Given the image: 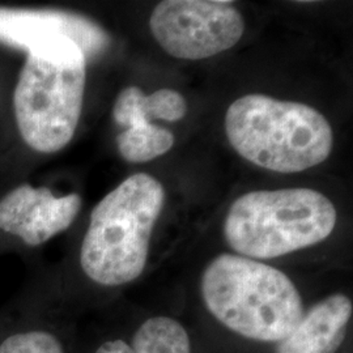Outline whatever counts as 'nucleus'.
<instances>
[{"mask_svg": "<svg viewBox=\"0 0 353 353\" xmlns=\"http://www.w3.org/2000/svg\"><path fill=\"white\" fill-rule=\"evenodd\" d=\"M225 132L243 159L278 173H299L322 164L334 143L327 119L314 108L265 94L233 102L225 115Z\"/></svg>", "mask_w": 353, "mask_h": 353, "instance_id": "nucleus-3", "label": "nucleus"}, {"mask_svg": "<svg viewBox=\"0 0 353 353\" xmlns=\"http://www.w3.org/2000/svg\"><path fill=\"white\" fill-rule=\"evenodd\" d=\"M61 38L72 39L87 62L100 57L110 45L109 34L84 16L54 10L0 7V42L29 52Z\"/></svg>", "mask_w": 353, "mask_h": 353, "instance_id": "nucleus-7", "label": "nucleus"}, {"mask_svg": "<svg viewBox=\"0 0 353 353\" xmlns=\"http://www.w3.org/2000/svg\"><path fill=\"white\" fill-rule=\"evenodd\" d=\"M34 301L0 312V353H67L55 323Z\"/></svg>", "mask_w": 353, "mask_h": 353, "instance_id": "nucleus-10", "label": "nucleus"}, {"mask_svg": "<svg viewBox=\"0 0 353 353\" xmlns=\"http://www.w3.org/2000/svg\"><path fill=\"white\" fill-rule=\"evenodd\" d=\"M87 76L84 52L61 38L28 52L13 94L20 135L41 153L61 151L75 135Z\"/></svg>", "mask_w": 353, "mask_h": 353, "instance_id": "nucleus-4", "label": "nucleus"}, {"mask_svg": "<svg viewBox=\"0 0 353 353\" xmlns=\"http://www.w3.org/2000/svg\"><path fill=\"white\" fill-rule=\"evenodd\" d=\"M336 219L335 205L316 190H262L230 205L224 234L242 256L271 259L326 240Z\"/></svg>", "mask_w": 353, "mask_h": 353, "instance_id": "nucleus-5", "label": "nucleus"}, {"mask_svg": "<svg viewBox=\"0 0 353 353\" xmlns=\"http://www.w3.org/2000/svg\"><path fill=\"white\" fill-rule=\"evenodd\" d=\"M130 345L135 353H191L186 330L176 319L166 316L145 321Z\"/></svg>", "mask_w": 353, "mask_h": 353, "instance_id": "nucleus-12", "label": "nucleus"}, {"mask_svg": "<svg viewBox=\"0 0 353 353\" xmlns=\"http://www.w3.org/2000/svg\"><path fill=\"white\" fill-rule=\"evenodd\" d=\"M352 301L341 293L314 305L284 341L278 353H335L345 339Z\"/></svg>", "mask_w": 353, "mask_h": 353, "instance_id": "nucleus-9", "label": "nucleus"}, {"mask_svg": "<svg viewBox=\"0 0 353 353\" xmlns=\"http://www.w3.org/2000/svg\"><path fill=\"white\" fill-rule=\"evenodd\" d=\"M93 353H135L123 339H108L97 345Z\"/></svg>", "mask_w": 353, "mask_h": 353, "instance_id": "nucleus-15", "label": "nucleus"}, {"mask_svg": "<svg viewBox=\"0 0 353 353\" xmlns=\"http://www.w3.org/2000/svg\"><path fill=\"white\" fill-rule=\"evenodd\" d=\"M174 135L164 127L145 122L130 127L117 137L121 156L128 163H147L170 151Z\"/></svg>", "mask_w": 353, "mask_h": 353, "instance_id": "nucleus-11", "label": "nucleus"}, {"mask_svg": "<svg viewBox=\"0 0 353 353\" xmlns=\"http://www.w3.org/2000/svg\"><path fill=\"white\" fill-rule=\"evenodd\" d=\"M202 294L220 323L252 341L280 343L303 316V299L285 274L240 255L223 254L210 263Z\"/></svg>", "mask_w": 353, "mask_h": 353, "instance_id": "nucleus-2", "label": "nucleus"}, {"mask_svg": "<svg viewBox=\"0 0 353 353\" xmlns=\"http://www.w3.org/2000/svg\"><path fill=\"white\" fill-rule=\"evenodd\" d=\"M81 208V198H57L48 188L21 185L0 201V233L28 248H37L71 227Z\"/></svg>", "mask_w": 353, "mask_h": 353, "instance_id": "nucleus-8", "label": "nucleus"}, {"mask_svg": "<svg viewBox=\"0 0 353 353\" xmlns=\"http://www.w3.org/2000/svg\"><path fill=\"white\" fill-rule=\"evenodd\" d=\"M145 97L138 87L123 89L114 103L113 117L117 125L130 128L148 122L144 114Z\"/></svg>", "mask_w": 353, "mask_h": 353, "instance_id": "nucleus-14", "label": "nucleus"}, {"mask_svg": "<svg viewBox=\"0 0 353 353\" xmlns=\"http://www.w3.org/2000/svg\"><path fill=\"white\" fill-rule=\"evenodd\" d=\"M188 112L183 96L173 89H159L145 97L144 114L148 122L163 119L168 122L181 121Z\"/></svg>", "mask_w": 353, "mask_h": 353, "instance_id": "nucleus-13", "label": "nucleus"}, {"mask_svg": "<svg viewBox=\"0 0 353 353\" xmlns=\"http://www.w3.org/2000/svg\"><path fill=\"white\" fill-rule=\"evenodd\" d=\"M164 201L163 185L145 173L128 176L110 191L90 214L79 255L83 274L108 288L139 278Z\"/></svg>", "mask_w": 353, "mask_h": 353, "instance_id": "nucleus-1", "label": "nucleus"}, {"mask_svg": "<svg viewBox=\"0 0 353 353\" xmlns=\"http://www.w3.org/2000/svg\"><path fill=\"white\" fill-rule=\"evenodd\" d=\"M154 39L178 59L199 61L232 49L245 23L232 1L165 0L150 19Z\"/></svg>", "mask_w": 353, "mask_h": 353, "instance_id": "nucleus-6", "label": "nucleus"}]
</instances>
